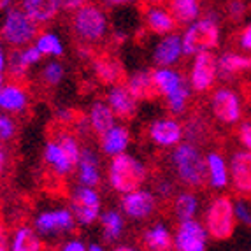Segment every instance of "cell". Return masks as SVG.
I'll return each mask as SVG.
<instances>
[{
  "mask_svg": "<svg viewBox=\"0 0 251 251\" xmlns=\"http://www.w3.org/2000/svg\"><path fill=\"white\" fill-rule=\"evenodd\" d=\"M105 248L102 246V244H97V243H92V244H88V250L86 251H104Z\"/></svg>",
  "mask_w": 251,
  "mask_h": 251,
  "instance_id": "obj_51",
  "label": "cell"
},
{
  "mask_svg": "<svg viewBox=\"0 0 251 251\" xmlns=\"http://www.w3.org/2000/svg\"><path fill=\"white\" fill-rule=\"evenodd\" d=\"M102 239L111 246H116L125 237L126 218L120 209H104L99 218Z\"/></svg>",
  "mask_w": 251,
  "mask_h": 251,
  "instance_id": "obj_27",
  "label": "cell"
},
{
  "mask_svg": "<svg viewBox=\"0 0 251 251\" xmlns=\"http://www.w3.org/2000/svg\"><path fill=\"white\" fill-rule=\"evenodd\" d=\"M71 211L79 226H92L99 222L102 211V195L99 188L77 184L71 193Z\"/></svg>",
  "mask_w": 251,
  "mask_h": 251,
  "instance_id": "obj_11",
  "label": "cell"
},
{
  "mask_svg": "<svg viewBox=\"0 0 251 251\" xmlns=\"http://www.w3.org/2000/svg\"><path fill=\"white\" fill-rule=\"evenodd\" d=\"M30 105V95L21 81H9L0 90V111L7 114H23Z\"/></svg>",
  "mask_w": 251,
  "mask_h": 251,
  "instance_id": "obj_21",
  "label": "cell"
},
{
  "mask_svg": "<svg viewBox=\"0 0 251 251\" xmlns=\"http://www.w3.org/2000/svg\"><path fill=\"white\" fill-rule=\"evenodd\" d=\"M237 141L243 150L251 151V122H244L237 128Z\"/></svg>",
  "mask_w": 251,
  "mask_h": 251,
  "instance_id": "obj_41",
  "label": "cell"
},
{
  "mask_svg": "<svg viewBox=\"0 0 251 251\" xmlns=\"http://www.w3.org/2000/svg\"><path fill=\"white\" fill-rule=\"evenodd\" d=\"M105 102L113 109L114 116L120 122H130L139 113V100L123 83L109 86L107 93H105Z\"/></svg>",
  "mask_w": 251,
  "mask_h": 251,
  "instance_id": "obj_17",
  "label": "cell"
},
{
  "mask_svg": "<svg viewBox=\"0 0 251 251\" xmlns=\"http://www.w3.org/2000/svg\"><path fill=\"white\" fill-rule=\"evenodd\" d=\"M183 56V39L176 32L160 35V39L151 50V60L156 67H174L181 62Z\"/></svg>",
  "mask_w": 251,
  "mask_h": 251,
  "instance_id": "obj_18",
  "label": "cell"
},
{
  "mask_svg": "<svg viewBox=\"0 0 251 251\" xmlns=\"http://www.w3.org/2000/svg\"><path fill=\"white\" fill-rule=\"evenodd\" d=\"M18 134V123L13 114L0 111V143H11Z\"/></svg>",
  "mask_w": 251,
  "mask_h": 251,
  "instance_id": "obj_36",
  "label": "cell"
},
{
  "mask_svg": "<svg viewBox=\"0 0 251 251\" xmlns=\"http://www.w3.org/2000/svg\"><path fill=\"white\" fill-rule=\"evenodd\" d=\"M183 39L184 56H193L201 51H213L222 42V23L216 13H207L184 26Z\"/></svg>",
  "mask_w": 251,
  "mask_h": 251,
  "instance_id": "obj_6",
  "label": "cell"
},
{
  "mask_svg": "<svg viewBox=\"0 0 251 251\" xmlns=\"http://www.w3.org/2000/svg\"><path fill=\"white\" fill-rule=\"evenodd\" d=\"M60 250L63 251H86L88 250V244H84V241L77 237H69L63 241V244L60 246Z\"/></svg>",
  "mask_w": 251,
  "mask_h": 251,
  "instance_id": "obj_43",
  "label": "cell"
},
{
  "mask_svg": "<svg viewBox=\"0 0 251 251\" xmlns=\"http://www.w3.org/2000/svg\"><path fill=\"white\" fill-rule=\"evenodd\" d=\"M153 79L156 84L158 97L165 102V107L174 116H181L188 111L192 88L188 79L174 67H156L153 69Z\"/></svg>",
  "mask_w": 251,
  "mask_h": 251,
  "instance_id": "obj_3",
  "label": "cell"
},
{
  "mask_svg": "<svg viewBox=\"0 0 251 251\" xmlns=\"http://www.w3.org/2000/svg\"><path fill=\"white\" fill-rule=\"evenodd\" d=\"M56 114H58V118H60V120H63V122H71V120H72V111H71V109H60Z\"/></svg>",
  "mask_w": 251,
  "mask_h": 251,
  "instance_id": "obj_49",
  "label": "cell"
},
{
  "mask_svg": "<svg viewBox=\"0 0 251 251\" xmlns=\"http://www.w3.org/2000/svg\"><path fill=\"white\" fill-rule=\"evenodd\" d=\"M126 88L139 102H153L158 99L156 84L153 79V71L137 69L126 77Z\"/></svg>",
  "mask_w": 251,
  "mask_h": 251,
  "instance_id": "obj_24",
  "label": "cell"
},
{
  "mask_svg": "<svg viewBox=\"0 0 251 251\" xmlns=\"http://www.w3.org/2000/svg\"><path fill=\"white\" fill-rule=\"evenodd\" d=\"M186 79L193 93H209L220 79L216 54L213 51H201L193 54Z\"/></svg>",
  "mask_w": 251,
  "mask_h": 251,
  "instance_id": "obj_12",
  "label": "cell"
},
{
  "mask_svg": "<svg viewBox=\"0 0 251 251\" xmlns=\"http://www.w3.org/2000/svg\"><path fill=\"white\" fill-rule=\"evenodd\" d=\"M75 177H77V184H84V186H93L99 188L104 177L102 172V163L93 148H83L81 150L79 162L75 165Z\"/></svg>",
  "mask_w": 251,
  "mask_h": 251,
  "instance_id": "obj_20",
  "label": "cell"
},
{
  "mask_svg": "<svg viewBox=\"0 0 251 251\" xmlns=\"http://www.w3.org/2000/svg\"><path fill=\"white\" fill-rule=\"evenodd\" d=\"M137 2V0H104V4L107 7H125V5H130Z\"/></svg>",
  "mask_w": 251,
  "mask_h": 251,
  "instance_id": "obj_48",
  "label": "cell"
},
{
  "mask_svg": "<svg viewBox=\"0 0 251 251\" xmlns=\"http://www.w3.org/2000/svg\"><path fill=\"white\" fill-rule=\"evenodd\" d=\"M92 71L95 77L105 86H113V84L122 83L125 77L120 60L114 58L113 54H99L92 60Z\"/></svg>",
  "mask_w": 251,
  "mask_h": 251,
  "instance_id": "obj_28",
  "label": "cell"
},
{
  "mask_svg": "<svg viewBox=\"0 0 251 251\" xmlns=\"http://www.w3.org/2000/svg\"><path fill=\"white\" fill-rule=\"evenodd\" d=\"M90 0H62V11L65 13H74L75 9L83 7L84 4H88Z\"/></svg>",
  "mask_w": 251,
  "mask_h": 251,
  "instance_id": "obj_45",
  "label": "cell"
},
{
  "mask_svg": "<svg viewBox=\"0 0 251 251\" xmlns=\"http://www.w3.org/2000/svg\"><path fill=\"white\" fill-rule=\"evenodd\" d=\"M143 248L150 251H169L174 250V232L163 222L151 223L148 228H144L141 235Z\"/></svg>",
  "mask_w": 251,
  "mask_h": 251,
  "instance_id": "obj_26",
  "label": "cell"
},
{
  "mask_svg": "<svg viewBox=\"0 0 251 251\" xmlns=\"http://www.w3.org/2000/svg\"><path fill=\"white\" fill-rule=\"evenodd\" d=\"M148 4H163V2H169V0H146Z\"/></svg>",
  "mask_w": 251,
  "mask_h": 251,
  "instance_id": "obj_52",
  "label": "cell"
},
{
  "mask_svg": "<svg viewBox=\"0 0 251 251\" xmlns=\"http://www.w3.org/2000/svg\"><path fill=\"white\" fill-rule=\"evenodd\" d=\"M169 165L176 177L186 188L199 190L205 184V153L192 141H181L171 150Z\"/></svg>",
  "mask_w": 251,
  "mask_h": 251,
  "instance_id": "obj_1",
  "label": "cell"
},
{
  "mask_svg": "<svg viewBox=\"0 0 251 251\" xmlns=\"http://www.w3.org/2000/svg\"><path fill=\"white\" fill-rule=\"evenodd\" d=\"M5 84V79H4V74H0V90H2V86Z\"/></svg>",
  "mask_w": 251,
  "mask_h": 251,
  "instance_id": "obj_53",
  "label": "cell"
},
{
  "mask_svg": "<svg viewBox=\"0 0 251 251\" xmlns=\"http://www.w3.org/2000/svg\"><path fill=\"white\" fill-rule=\"evenodd\" d=\"M160 199L156 197L155 192L148 188H137L132 192H126L120 199V211L125 214L126 220L135 223L148 222L155 216L158 211Z\"/></svg>",
  "mask_w": 251,
  "mask_h": 251,
  "instance_id": "obj_13",
  "label": "cell"
},
{
  "mask_svg": "<svg viewBox=\"0 0 251 251\" xmlns=\"http://www.w3.org/2000/svg\"><path fill=\"white\" fill-rule=\"evenodd\" d=\"M65 75H67V69H65V65L56 58L44 63L41 69V81L46 84V86H50V88L60 86V84L63 83V79H65Z\"/></svg>",
  "mask_w": 251,
  "mask_h": 251,
  "instance_id": "obj_35",
  "label": "cell"
},
{
  "mask_svg": "<svg viewBox=\"0 0 251 251\" xmlns=\"http://www.w3.org/2000/svg\"><path fill=\"white\" fill-rule=\"evenodd\" d=\"M169 9L177 25L186 26L202 16V0H169Z\"/></svg>",
  "mask_w": 251,
  "mask_h": 251,
  "instance_id": "obj_33",
  "label": "cell"
},
{
  "mask_svg": "<svg viewBox=\"0 0 251 251\" xmlns=\"http://www.w3.org/2000/svg\"><path fill=\"white\" fill-rule=\"evenodd\" d=\"M209 111L214 122L223 126L239 125L244 114L243 99L232 88H216L209 97Z\"/></svg>",
  "mask_w": 251,
  "mask_h": 251,
  "instance_id": "obj_10",
  "label": "cell"
},
{
  "mask_svg": "<svg viewBox=\"0 0 251 251\" xmlns=\"http://www.w3.org/2000/svg\"><path fill=\"white\" fill-rule=\"evenodd\" d=\"M144 25L155 35H165L176 32L177 25L176 18L171 13V9L162 7L160 4H150L144 11Z\"/></svg>",
  "mask_w": 251,
  "mask_h": 251,
  "instance_id": "obj_23",
  "label": "cell"
},
{
  "mask_svg": "<svg viewBox=\"0 0 251 251\" xmlns=\"http://www.w3.org/2000/svg\"><path fill=\"white\" fill-rule=\"evenodd\" d=\"M204 223L205 230L209 234L211 241L225 243L234 237L237 228V218L234 213V199L226 193H218L207 202L204 209Z\"/></svg>",
  "mask_w": 251,
  "mask_h": 251,
  "instance_id": "obj_5",
  "label": "cell"
},
{
  "mask_svg": "<svg viewBox=\"0 0 251 251\" xmlns=\"http://www.w3.org/2000/svg\"><path fill=\"white\" fill-rule=\"evenodd\" d=\"M116 122L118 120L114 116L113 109L109 107V104L105 100H95L90 105L88 114H86V123H88V128L97 137H100L105 130L111 128Z\"/></svg>",
  "mask_w": 251,
  "mask_h": 251,
  "instance_id": "obj_31",
  "label": "cell"
},
{
  "mask_svg": "<svg viewBox=\"0 0 251 251\" xmlns=\"http://www.w3.org/2000/svg\"><path fill=\"white\" fill-rule=\"evenodd\" d=\"M248 13V4L244 0H228L226 4V16L232 21H243Z\"/></svg>",
  "mask_w": 251,
  "mask_h": 251,
  "instance_id": "obj_40",
  "label": "cell"
},
{
  "mask_svg": "<svg viewBox=\"0 0 251 251\" xmlns=\"http://www.w3.org/2000/svg\"><path fill=\"white\" fill-rule=\"evenodd\" d=\"M81 144L74 134L62 132L54 139H50L42 150V160L54 176L67 177L75 172V165L81 156Z\"/></svg>",
  "mask_w": 251,
  "mask_h": 251,
  "instance_id": "obj_4",
  "label": "cell"
},
{
  "mask_svg": "<svg viewBox=\"0 0 251 251\" xmlns=\"http://www.w3.org/2000/svg\"><path fill=\"white\" fill-rule=\"evenodd\" d=\"M21 7L35 23L46 25L62 13V0H21Z\"/></svg>",
  "mask_w": 251,
  "mask_h": 251,
  "instance_id": "obj_29",
  "label": "cell"
},
{
  "mask_svg": "<svg viewBox=\"0 0 251 251\" xmlns=\"http://www.w3.org/2000/svg\"><path fill=\"white\" fill-rule=\"evenodd\" d=\"M218 71L223 79H234L244 72H251V53L223 51L218 54Z\"/></svg>",
  "mask_w": 251,
  "mask_h": 251,
  "instance_id": "obj_25",
  "label": "cell"
},
{
  "mask_svg": "<svg viewBox=\"0 0 251 251\" xmlns=\"http://www.w3.org/2000/svg\"><path fill=\"white\" fill-rule=\"evenodd\" d=\"M105 177H107L109 188L118 195H123L126 192L144 186L150 177V169L139 156L125 151L116 156H111Z\"/></svg>",
  "mask_w": 251,
  "mask_h": 251,
  "instance_id": "obj_2",
  "label": "cell"
},
{
  "mask_svg": "<svg viewBox=\"0 0 251 251\" xmlns=\"http://www.w3.org/2000/svg\"><path fill=\"white\" fill-rule=\"evenodd\" d=\"M34 228L42 239H58L74 234L77 228V222L71 207L54 205V207H48L35 214Z\"/></svg>",
  "mask_w": 251,
  "mask_h": 251,
  "instance_id": "obj_9",
  "label": "cell"
},
{
  "mask_svg": "<svg viewBox=\"0 0 251 251\" xmlns=\"http://www.w3.org/2000/svg\"><path fill=\"white\" fill-rule=\"evenodd\" d=\"M155 193L160 201H172V197L176 195L174 181L169 179V177H160L155 184Z\"/></svg>",
  "mask_w": 251,
  "mask_h": 251,
  "instance_id": "obj_39",
  "label": "cell"
},
{
  "mask_svg": "<svg viewBox=\"0 0 251 251\" xmlns=\"http://www.w3.org/2000/svg\"><path fill=\"white\" fill-rule=\"evenodd\" d=\"M184 126V139L186 141H192V143L199 144L202 141V139L205 137V134H207V126H205V123L202 122V120H190Z\"/></svg>",
  "mask_w": 251,
  "mask_h": 251,
  "instance_id": "obj_38",
  "label": "cell"
},
{
  "mask_svg": "<svg viewBox=\"0 0 251 251\" xmlns=\"http://www.w3.org/2000/svg\"><path fill=\"white\" fill-rule=\"evenodd\" d=\"M205 184L214 192H225L230 188L228 158L220 151L211 150L205 153Z\"/></svg>",
  "mask_w": 251,
  "mask_h": 251,
  "instance_id": "obj_19",
  "label": "cell"
},
{
  "mask_svg": "<svg viewBox=\"0 0 251 251\" xmlns=\"http://www.w3.org/2000/svg\"><path fill=\"white\" fill-rule=\"evenodd\" d=\"M150 143L160 150H172L184 139V126L176 118H156L146 128Z\"/></svg>",
  "mask_w": 251,
  "mask_h": 251,
  "instance_id": "obj_15",
  "label": "cell"
},
{
  "mask_svg": "<svg viewBox=\"0 0 251 251\" xmlns=\"http://www.w3.org/2000/svg\"><path fill=\"white\" fill-rule=\"evenodd\" d=\"M202 211V201L192 188L181 190L172 197V213L177 222L197 218Z\"/></svg>",
  "mask_w": 251,
  "mask_h": 251,
  "instance_id": "obj_30",
  "label": "cell"
},
{
  "mask_svg": "<svg viewBox=\"0 0 251 251\" xmlns=\"http://www.w3.org/2000/svg\"><path fill=\"white\" fill-rule=\"evenodd\" d=\"M7 60H9V53L5 50V44L0 39V74H5V71H7Z\"/></svg>",
  "mask_w": 251,
  "mask_h": 251,
  "instance_id": "obj_46",
  "label": "cell"
},
{
  "mask_svg": "<svg viewBox=\"0 0 251 251\" xmlns=\"http://www.w3.org/2000/svg\"><path fill=\"white\" fill-rule=\"evenodd\" d=\"M72 32L81 44L93 46L102 42L109 34V16L104 7L97 4H84L72 14Z\"/></svg>",
  "mask_w": 251,
  "mask_h": 251,
  "instance_id": "obj_7",
  "label": "cell"
},
{
  "mask_svg": "<svg viewBox=\"0 0 251 251\" xmlns=\"http://www.w3.org/2000/svg\"><path fill=\"white\" fill-rule=\"evenodd\" d=\"M9 165V151L5 148V143H0V179L4 177Z\"/></svg>",
  "mask_w": 251,
  "mask_h": 251,
  "instance_id": "obj_44",
  "label": "cell"
},
{
  "mask_svg": "<svg viewBox=\"0 0 251 251\" xmlns=\"http://www.w3.org/2000/svg\"><path fill=\"white\" fill-rule=\"evenodd\" d=\"M209 234L204 223L197 218L181 220L174 230V250L177 251H204L209 246Z\"/></svg>",
  "mask_w": 251,
  "mask_h": 251,
  "instance_id": "obj_14",
  "label": "cell"
},
{
  "mask_svg": "<svg viewBox=\"0 0 251 251\" xmlns=\"http://www.w3.org/2000/svg\"><path fill=\"white\" fill-rule=\"evenodd\" d=\"M99 141H100V151L111 158V156L128 151L130 144H132V134H130L128 126L116 122L99 137Z\"/></svg>",
  "mask_w": 251,
  "mask_h": 251,
  "instance_id": "obj_22",
  "label": "cell"
},
{
  "mask_svg": "<svg viewBox=\"0 0 251 251\" xmlns=\"http://www.w3.org/2000/svg\"><path fill=\"white\" fill-rule=\"evenodd\" d=\"M9 234L7 230H5V226L0 223V251H5L9 250Z\"/></svg>",
  "mask_w": 251,
  "mask_h": 251,
  "instance_id": "obj_47",
  "label": "cell"
},
{
  "mask_svg": "<svg viewBox=\"0 0 251 251\" xmlns=\"http://www.w3.org/2000/svg\"><path fill=\"white\" fill-rule=\"evenodd\" d=\"M237 46L244 53H251V21L241 28L237 35Z\"/></svg>",
  "mask_w": 251,
  "mask_h": 251,
  "instance_id": "obj_42",
  "label": "cell"
},
{
  "mask_svg": "<svg viewBox=\"0 0 251 251\" xmlns=\"http://www.w3.org/2000/svg\"><path fill=\"white\" fill-rule=\"evenodd\" d=\"M14 0H0V13H5L11 5H13Z\"/></svg>",
  "mask_w": 251,
  "mask_h": 251,
  "instance_id": "obj_50",
  "label": "cell"
},
{
  "mask_svg": "<svg viewBox=\"0 0 251 251\" xmlns=\"http://www.w3.org/2000/svg\"><path fill=\"white\" fill-rule=\"evenodd\" d=\"M34 44L39 48L44 58H60L65 54V42H63L62 35H58L53 30H42L35 35Z\"/></svg>",
  "mask_w": 251,
  "mask_h": 251,
  "instance_id": "obj_34",
  "label": "cell"
},
{
  "mask_svg": "<svg viewBox=\"0 0 251 251\" xmlns=\"http://www.w3.org/2000/svg\"><path fill=\"white\" fill-rule=\"evenodd\" d=\"M230 188L239 197H251V151L237 150L228 158Z\"/></svg>",
  "mask_w": 251,
  "mask_h": 251,
  "instance_id": "obj_16",
  "label": "cell"
},
{
  "mask_svg": "<svg viewBox=\"0 0 251 251\" xmlns=\"http://www.w3.org/2000/svg\"><path fill=\"white\" fill-rule=\"evenodd\" d=\"M9 250L13 251H41L44 250V239L39 235L34 226L21 225L14 228L9 239Z\"/></svg>",
  "mask_w": 251,
  "mask_h": 251,
  "instance_id": "obj_32",
  "label": "cell"
},
{
  "mask_svg": "<svg viewBox=\"0 0 251 251\" xmlns=\"http://www.w3.org/2000/svg\"><path fill=\"white\" fill-rule=\"evenodd\" d=\"M39 23H35L23 7H11L4 13L0 23V39L9 48H23L35 41Z\"/></svg>",
  "mask_w": 251,
  "mask_h": 251,
  "instance_id": "obj_8",
  "label": "cell"
},
{
  "mask_svg": "<svg viewBox=\"0 0 251 251\" xmlns=\"http://www.w3.org/2000/svg\"><path fill=\"white\" fill-rule=\"evenodd\" d=\"M234 213L237 223L251 228V197H239L234 201Z\"/></svg>",
  "mask_w": 251,
  "mask_h": 251,
  "instance_id": "obj_37",
  "label": "cell"
}]
</instances>
